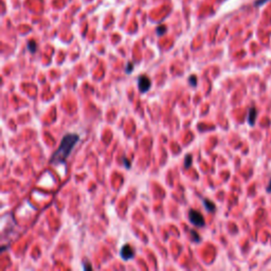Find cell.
<instances>
[{
	"label": "cell",
	"mask_w": 271,
	"mask_h": 271,
	"mask_svg": "<svg viewBox=\"0 0 271 271\" xmlns=\"http://www.w3.org/2000/svg\"><path fill=\"white\" fill-rule=\"evenodd\" d=\"M79 137L77 134H67L64 136L63 140H62L59 147L56 150V152L53 154L51 157L50 162L52 164H61L66 161L70 153L74 148L75 144L77 143Z\"/></svg>",
	"instance_id": "obj_1"
},
{
	"label": "cell",
	"mask_w": 271,
	"mask_h": 271,
	"mask_svg": "<svg viewBox=\"0 0 271 271\" xmlns=\"http://www.w3.org/2000/svg\"><path fill=\"white\" fill-rule=\"evenodd\" d=\"M188 219H190L191 223L197 227V228H201V227H204V225H206L202 214L196 210H190V212H188Z\"/></svg>",
	"instance_id": "obj_2"
},
{
	"label": "cell",
	"mask_w": 271,
	"mask_h": 271,
	"mask_svg": "<svg viewBox=\"0 0 271 271\" xmlns=\"http://www.w3.org/2000/svg\"><path fill=\"white\" fill-rule=\"evenodd\" d=\"M138 87H139L140 92L145 93L152 87V82L145 75H140L139 79H138Z\"/></svg>",
	"instance_id": "obj_3"
},
{
	"label": "cell",
	"mask_w": 271,
	"mask_h": 271,
	"mask_svg": "<svg viewBox=\"0 0 271 271\" xmlns=\"http://www.w3.org/2000/svg\"><path fill=\"white\" fill-rule=\"evenodd\" d=\"M120 255H121L122 259L124 261H129V259H134L135 256V250L132 249V247L128 244H125L123 247L121 248V251H120Z\"/></svg>",
	"instance_id": "obj_4"
},
{
	"label": "cell",
	"mask_w": 271,
	"mask_h": 271,
	"mask_svg": "<svg viewBox=\"0 0 271 271\" xmlns=\"http://www.w3.org/2000/svg\"><path fill=\"white\" fill-rule=\"evenodd\" d=\"M256 115H257V111L255 108H251L250 110H249V113H248V123L250 124L251 126H253L255 124V120H256Z\"/></svg>",
	"instance_id": "obj_5"
},
{
	"label": "cell",
	"mask_w": 271,
	"mask_h": 271,
	"mask_svg": "<svg viewBox=\"0 0 271 271\" xmlns=\"http://www.w3.org/2000/svg\"><path fill=\"white\" fill-rule=\"evenodd\" d=\"M203 206H204V208H206V210L208 211V212H214L215 209H216L215 204L213 203L211 200H209V199H203Z\"/></svg>",
	"instance_id": "obj_6"
},
{
	"label": "cell",
	"mask_w": 271,
	"mask_h": 271,
	"mask_svg": "<svg viewBox=\"0 0 271 271\" xmlns=\"http://www.w3.org/2000/svg\"><path fill=\"white\" fill-rule=\"evenodd\" d=\"M192 155H186L185 159H184V167L185 168H188L191 167V165H192Z\"/></svg>",
	"instance_id": "obj_7"
},
{
	"label": "cell",
	"mask_w": 271,
	"mask_h": 271,
	"mask_svg": "<svg viewBox=\"0 0 271 271\" xmlns=\"http://www.w3.org/2000/svg\"><path fill=\"white\" fill-rule=\"evenodd\" d=\"M28 48H29V50H30L31 52L34 53L35 51H36V44H35L34 41H30V43H29V45H28Z\"/></svg>",
	"instance_id": "obj_8"
},
{
	"label": "cell",
	"mask_w": 271,
	"mask_h": 271,
	"mask_svg": "<svg viewBox=\"0 0 271 271\" xmlns=\"http://www.w3.org/2000/svg\"><path fill=\"white\" fill-rule=\"evenodd\" d=\"M188 82H190V84L192 86H196L197 85V79L195 75H191L190 79H188Z\"/></svg>",
	"instance_id": "obj_9"
},
{
	"label": "cell",
	"mask_w": 271,
	"mask_h": 271,
	"mask_svg": "<svg viewBox=\"0 0 271 271\" xmlns=\"http://www.w3.org/2000/svg\"><path fill=\"white\" fill-rule=\"evenodd\" d=\"M132 69H134V65H132V63H128L127 66H126V73L130 74V73L132 72Z\"/></svg>",
	"instance_id": "obj_10"
},
{
	"label": "cell",
	"mask_w": 271,
	"mask_h": 271,
	"mask_svg": "<svg viewBox=\"0 0 271 271\" xmlns=\"http://www.w3.org/2000/svg\"><path fill=\"white\" fill-rule=\"evenodd\" d=\"M191 233H192V236H193V239H194L196 243H199L200 241V238H199V235L197 234V232H194V231H191Z\"/></svg>",
	"instance_id": "obj_11"
},
{
	"label": "cell",
	"mask_w": 271,
	"mask_h": 271,
	"mask_svg": "<svg viewBox=\"0 0 271 271\" xmlns=\"http://www.w3.org/2000/svg\"><path fill=\"white\" fill-rule=\"evenodd\" d=\"M157 32H158V34H159V35H160V34H163V33L165 32V28H164V26H162V29H161V28H160V26H159V28L157 29Z\"/></svg>",
	"instance_id": "obj_12"
},
{
	"label": "cell",
	"mask_w": 271,
	"mask_h": 271,
	"mask_svg": "<svg viewBox=\"0 0 271 271\" xmlns=\"http://www.w3.org/2000/svg\"><path fill=\"white\" fill-rule=\"evenodd\" d=\"M124 163H125V166L126 167H128L129 168L130 167V164H129V161H128L127 159H124Z\"/></svg>",
	"instance_id": "obj_13"
},
{
	"label": "cell",
	"mask_w": 271,
	"mask_h": 271,
	"mask_svg": "<svg viewBox=\"0 0 271 271\" xmlns=\"http://www.w3.org/2000/svg\"><path fill=\"white\" fill-rule=\"evenodd\" d=\"M267 192L268 193H271V179H270V181H269V184H268V186H267Z\"/></svg>",
	"instance_id": "obj_14"
},
{
	"label": "cell",
	"mask_w": 271,
	"mask_h": 271,
	"mask_svg": "<svg viewBox=\"0 0 271 271\" xmlns=\"http://www.w3.org/2000/svg\"><path fill=\"white\" fill-rule=\"evenodd\" d=\"M266 1H268V0H259L256 3H257V5H262V4H263L264 2H266Z\"/></svg>",
	"instance_id": "obj_15"
}]
</instances>
